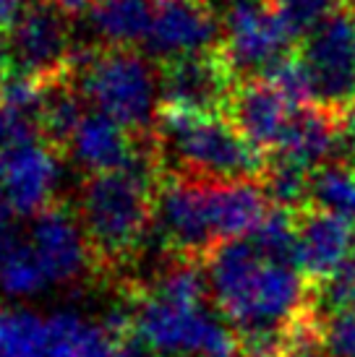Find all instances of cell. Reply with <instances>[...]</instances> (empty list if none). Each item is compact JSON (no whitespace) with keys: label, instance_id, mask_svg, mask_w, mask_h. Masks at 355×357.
<instances>
[{"label":"cell","instance_id":"1","mask_svg":"<svg viewBox=\"0 0 355 357\" xmlns=\"http://www.w3.org/2000/svg\"><path fill=\"white\" fill-rule=\"evenodd\" d=\"M204 264L212 303L236 334L293 331L314 316V287L300 268L266 256L251 238L219 243Z\"/></svg>","mask_w":355,"mask_h":357},{"label":"cell","instance_id":"2","mask_svg":"<svg viewBox=\"0 0 355 357\" xmlns=\"http://www.w3.org/2000/svg\"><path fill=\"white\" fill-rule=\"evenodd\" d=\"M209 298L207 264L178 256L133 300L129 334L157 357H233L240 349L236 328Z\"/></svg>","mask_w":355,"mask_h":357},{"label":"cell","instance_id":"3","mask_svg":"<svg viewBox=\"0 0 355 357\" xmlns=\"http://www.w3.org/2000/svg\"><path fill=\"white\" fill-rule=\"evenodd\" d=\"M162 172L154 139V149L129 167L87 175L79 193V219L94 256L120 264L141 248L154 227V196Z\"/></svg>","mask_w":355,"mask_h":357},{"label":"cell","instance_id":"4","mask_svg":"<svg viewBox=\"0 0 355 357\" xmlns=\"http://www.w3.org/2000/svg\"><path fill=\"white\" fill-rule=\"evenodd\" d=\"M154 139L162 167L201 180H261L269 154L254 146L225 112L159 105Z\"/></svg>","mask_w":355,"mask_h":357},{"label":"cell","instance_id":"5","mask_svg":"<svg viewBox=\"0 0 355 357\" xmlns=\"http://www.w3.org/2000/svg\"><path fill=\"white\" fill-rule=\"evenodd\" d=\"M73 73L89 105L113 115L138 139L154 133L159 70L138 47H76Z\"/></svg>","mask_w":355,"mask_h":357},{"label":"cell","instance_id":"6","mask_svg":"<svg viewBox=\"0 0 355 357\" xmlns=\"http://www.w3.org/2000/svg\"><path fill=\"white\" fill-rule=\"evenodd\" d=\"M154 229L175 256L207 258L219 245L209 180L162 172L154 196Z\"/></svg>","mask_w":355,"mask_h":357},{"label":"cell","instance_id":"7","mask_svg":"<svg viewBox=\"0 0 355 357\" xmlns=\"http://www.w3.org/2000/svg\"><path fill=\"white\" fill-rule=\"evenodd\" d=\"M157 70L159 105L196 112H225L227 100L240 79L222 42L209 50L180 52L157 60Z\"/></svg>","mask_w":355,"mask_h":357},{"label":"cell","instance_id":"8","mask_svg":"<svg viewBox=\"0 0 355 357\" xmlns=\"http://www.w3.org/2000/svg\"><path fill=\"white\" fill-rule=\"evenodd\" d=\"M222 47L243 79L261 76L277 60L293 52L296 42L269 0H233L222 21Z\"/></svg>","mask_w":355,"mask_h":357},{"label":"cell","instance_id":"9","mask_svg":"<svg viewBox=\"0 0 355 357\" xmlns=\"http://www.w3.org/2000/svg\"><path fill=\"white\" fill-rule=\"evenodd\" d=\"M311 68L316 102L345 112L355 100V13L350 8L335 10L316 26L300 47Z\"/></svg>","mask_w":355,"mask_h":357},{"label":"cell","instance_id":"10","mask_svg":"<svg viewBox=\"0 0 355 357\" xmlns=\"http://www.w3.org/2000/svg\"><path fill=\"white\" fill-rule=\"evenodd\" d=\"M24 240L45 271L50 287H66L79 282L94 258V248L84 232L79 211L58 204H50L40 214L29 217Z\"/></svg>","mask_w":355,"mask_h":357},{"label":"cell","instance_id":"11","mask_svg":"<svg viewBox=\"0 0 355 357\" xmlns=\"http://www.w3.org/2000/svg\"><path fill=\"white\" fill-rule=\"evenodd\" d=\"M3 193L6 204L19 217H34L55 204L60 183V151L37 133L13 144L3 159Z\"/></svg>","mask_w":355,"mask_h":357},{"label":"cell","instance_id":"12","mask_svg":"<svg viewBox=\"0 0 355 357\" xmlns=\"http://www.w3.org/2000/svg\"><path fill=\"white\" fill-rule=\"evenodd\" d=\"M149 149H154V133L147 139H138L136 133H131L108 112L87 109L63 154H68L76 167L92 175V172L129 167Z\"/></svg>","mask_w":355,"mask_h":357},{"label":"cell","instance_id":"13","mask_svg":"<svg viewBox=\"0 0 355 357\" xmlns=\"http://www.w3.org/2000/svg\"><path fill=\"white\" fill-rule=\"evenodd\" d=\"M355 250V219L316 206L296 208V266L311 282H324Z\"/></svg>","mask_w":355,"mask_h":357},{"label":"cell","instance_id":"14","mask_svg":"<svg viewBox=\"0 0 355 357\" xmlns=\"http://www.w3.org/2000/svg\"><path fill=\"white\" fill-rule=\"evenodd\" d=\"M293 112L296 105H290L285 94L264 76L238 79L225 107V115L233 120V126L266 154H275L282 146Z\"/></svg>","mask_w":355,"mask_h":357},{"label":"cell","instance_id":"15","mask_svg":"<svg viewBox=\"0 0 355 357\" xmlns=\"http://www.w3.org/2000/svg\"><path fill=\"white\" fill-rule=\"evenodd\" d=\"M222 42V24L212 0H154L147 47L157 60L209 50Z\"/></svg>","mask_w":355,"mask_h":357},{"label":"cell","instance_id":"16","mask_svg":"<svg viewBox=\"0 0 355 357\" xmlns=\"http://www.w3.org/2000/svg\"><path fill=\"white\" fill-rule=\"evenodd\" d=\"M45 357H123V334L81 313L58 310L45 318Z\"/></svg>","mask_w":355,"mask_h":357},{"label":"cell","instance_id":"17","mask_svg":"<svg viewBox=\"0 0 355 357\" xmlns=\"http://www.w3.org/2000/svg\"><path fill=\"white\" fill-rule=\"evenodd\" d=\"M154 0H92L89 24L99 45L138 47L149 40Z\"/></svg>","mask_w":355,"mask_h":357},{"label":"cell","instance_id":"18","mask_svg":"<svg viewBox=\"0 0 355 357\" xmlns=\"http://www.w3.org/2000/svg\"><path fill=\"white\" fill-rule=\"evenodd\" d=\"M50 289L45 271L24 240V232L16 235L0 248V292L10 300H29Z\"/></svg>","mask_w":355,"mask_h":357},{"label":"cell","instance_id":"19","mask_svg":"<svg viewBox=\"0 0 355 357\" xmlns=\"http://www.w3.org/2000/svg\"><path fill=\"white\" fill-rule=\"evenodd\" d=\"M308 206L324 208L340 217L355 219V165L332 159L311 172Z\"/></svg>","mask_w":355,"mask_h":357},{"label":"cell","instance_id":"20","mask_svg":"<svg viewBox=\"0 0 355 357\" xmlns=\"http://www.w3.org/2000/svg\"><path fill=\"white\" fill-rule=\"evenodd\" d=\"M0 357H45V318L0 305Z\"/></svg>","mask_w":355,"mask_h":357},{"label":"cell","instance_id":"21","mask_svg":"<svg viewBox=\"0 0 355 357\" xmlns=\"http://www.w3.org/2000/svg\"><path fill=\"white\" fill-rule=\"evenodd\" d=\"M311 172L314 169L298 165L293 159L280 157V154H269L264 169L266 193L275 206L285 208H303L308 206V185H311Z\"/></svg>","mask_w":355,"mask_h":357},{"label":"cell","instance_id":"22","mask_svg":"<svg viewBox=\"0 0 355 357\" xmlns=\"http://www.w3.org/2000/svg\"><path fill=\"white\" fill-rule=\"evenodd\" d=\"M280 21L285 24L287 34L293 42H303L316 29L321 26L335 10L345 6V0H269Z\"/></svg>","mask_w":355,"mask_h":357},{"label":"cell","instance_id":"23","mask_svg":"<svg viewBox=\"0 0 355 357\" xmlns=\"http://www.w3.org/2000/svg\"><path fill=\"white\" fill-rule=\"evenodd\" d=\"M272 86L285 94V100L290 105H308V102H316V86H314V76H311V68L306 66V60L300 52H287L285 58H280L272 66L261 73Z\"/></svg>","mask_w":355,"mask_h":357},{"label":"cell","instance_id":"24","mask_svg":"<svg viewBox=\"0 0 355 357\" xmlns=\"http://www.w3.org/2000/svg\"><path fill=\"white\" fill-rule=\"evenodd\" d=\"M337 310H355V250L332 277L314 284L316 316H326Z\"/></svg>","mask_w":355,"mask_h":357},{"label":"cell","instance_id":"25","mask_svg":"<svg viewBox=\"0 0 355 357\" xmlns=\"http://www.w3.org/2000/svg\"><path fill=\"white\" fill-rule=\"evenodd\" d=\"M319 318V337L332 357H355V310H337Z\"/></svg>","mask_w":355,"mask_h":357},{"label":"cell","instance_id":"26","mask_svg":"<svg viewBox=\"0 0 355 357\" xmlns=\"http://www.w3.org/2000/svg\"><path fill=\"white\" fill-rule=\"evenodd\" d=\"M287 357H332L326 352L324 344H321V337H319V318H316V326L298 339V344L290 349Z\"/></svg>","mask_w":355,"mask_h":357},{"label":"cell","instance_id":"27","mask_svg":"<svg viewBox=\"0 0 355 357\" xmlns=\"http://www.w3.org/2000/svg\"><path fill=\"white\" fill-rule=\"evenodd\" d=\"M21 0H0V37L13 26L16 16L21 13Z\"/></svg>","mask_w":355,"mask_h":357},{"label":"cell","instance_id":"28","mask_svg":"<svg viewBox=\"0 0 355 357\" xmlns=\"http://www.w3.org/2000/svg\"><path fill=\"white\" fill-rule=\"evenodd\" d=\"M345 8H350L355 13V0H345Z\"/></svg>","mask_w":355,"mask_h":357}]
</instances>
